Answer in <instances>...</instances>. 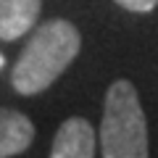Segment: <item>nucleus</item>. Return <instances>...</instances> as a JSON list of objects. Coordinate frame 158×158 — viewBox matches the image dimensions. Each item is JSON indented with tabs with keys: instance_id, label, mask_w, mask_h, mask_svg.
Instances as JSON below:
<instances>
[{
	"instance_id": "obj_1",
	"label": "nucleus",
	"mask_w": 158,
	"mask_h": 158,
	"mask_svg": "<svg viewBox=\"0 0 158 158\" xmlns=\"http://www.w3.org/2000/svg\"><path fill=\"white\" fill-rule=\"evenodd\" d=\"M82 48L79 29L66 19L42 24L13 66L11 82L19 95H37L71 66Z\"/></svg>"
},
{
	"instance_id": "obj_2",
	"label": "nucleus",
	"mask_w": 158,
	"mask_h": 158,
	"mask_svg": "<svg viewBox=\"0 0 158 158\" xmlns=\"http://www.w3.org/2000/svg\"><path fill=\"white\" fill-rule=\"evenodd\" d=\"M100 153L106 158H145L148 121L129 79H116L106 92L100 121Z\"/></svg>"
},
{
	"instance_id": "obj_3",
	"label": "nucleus",
	"mask_w": 158,
	"mask_h": 158,
	"mask_svg": "<svg viewBox=\"0 0 158 158\" xmlns=\"http://www.w3.org/2000/svg\"><path fill=\"white\" fill-rule=\"evenodd\" d=\"M53 158H92L95 156V132L92 124L82 116L66 118L50 148Z\"/></svg>"
},
{
	"instance_id": "obj_4",
	"label": "nucleus",
	"mask_w": 158,
	"mask_h": 158,
	"mask_svg": "<svg viewBox=\"0 0 158 158\" xmlns=\"http://www.w3.org/2000/svg\"><path fill=\"white\" fill-rule=\"evenodd\" d=\"M42 0H0V40L13 42L34 27Z\"/></svg>"
},
{
	"instance_id": "obj_5",
	"label": "nucleus",
	"mask_w": 158,
	"mask_h": 158,
	"mask_svg": "<svg viewBox=\"0 0 158 158\" xmlns=\"http://www.w3.org/2000/svg\"><path fill=\"white\" fill-rule=\"evenodd\" d=\"M34 140V124L21 111L0 108V158L21 156Z\"/></svg>"
},
{
	"instance_id": "obj_6",
	"label": "nucleus",
	"mask_w": 158,
	"mask_h": 158,
	"mask_svg": "<svg viewBox=\"0 0 158 158\" xmlns=\"http://www.w3.org/2000/svg\"><path fill=\"white\" fill-rule=\"evenodd\" d=\"M116 3L121 8H127V11H135V13H148L158 6V0H116Z\"/></svg>"
},
{
	"instance_id": "obj_7",
	"label": "nucleus",
	"mask_w": 158,
	"mask_h": 158,
	"mask_svg": "<svg viewBox=\"0 0 158 158\" xmlns=\"http://www.w3.org/2000/svg\"><path fill=\"white\" fill-rule=\"evenodd\" d=\"M0 66H3V56H0Z\"/></svg>"
}]
</instances>
